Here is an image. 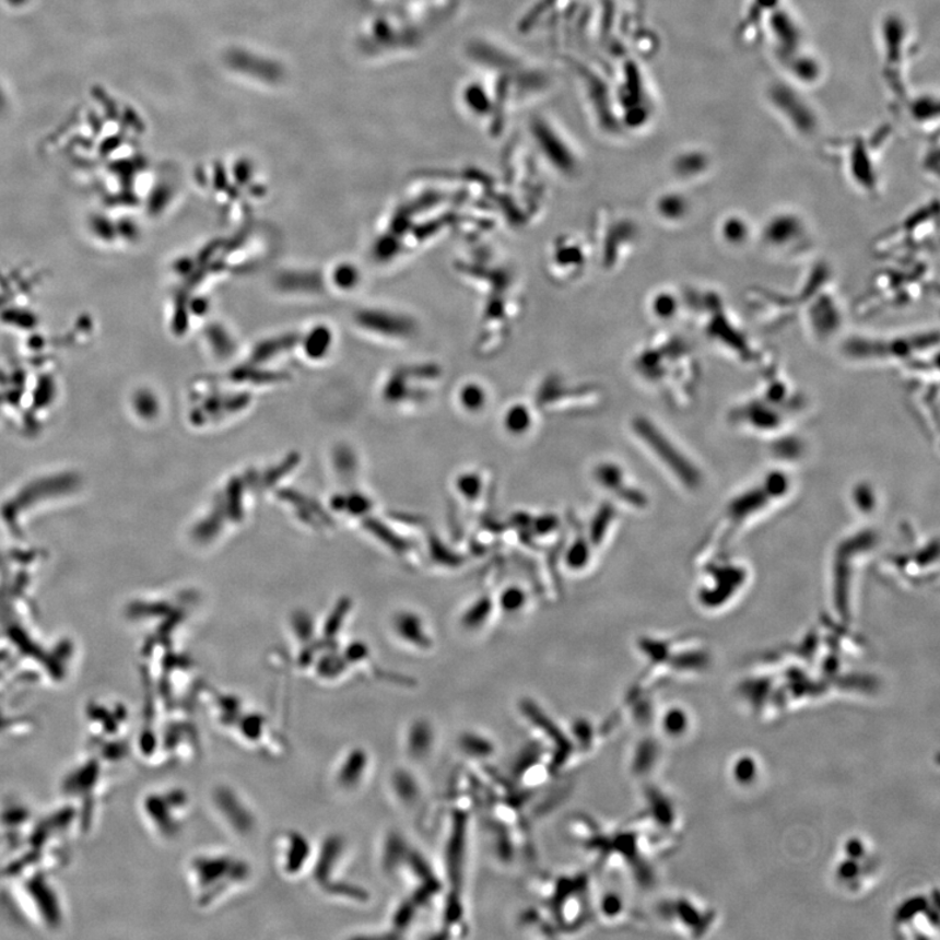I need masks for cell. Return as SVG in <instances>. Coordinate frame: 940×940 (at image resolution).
<instances>
[{"label": "cell", "instance_id": "cell-1", "mask_svg": "<svg viewBox=\"0 0 940 940\" xmlns=\"http://www.w3.org/2000/svg\"><path fill=\"white\" fill-rule=\"evenodd\" d=\"M791 487H794V481L788 473L783 470H772L754 485L735 495L724 507L722 514L704 540L700 560L725 554V550L737 537L780 506L788 498Z\"/></svg>", "mask_w": 940, "mask_h": 940}, {"label": "cell", "instance_id": "cell-2", "mask_svg": "<svg viewBox=\"0 0 940 940\" xmlns=\"http://www.w3.org/2000/svg\"><path fill=\"white\" fill-rule=\"evenodd\" d=\"M878 534L872 529H861L845 537L835 550L831 571V599L841 621L848 622L853 610V590L859 566L877 547Z\"/></svg>", "mask_w": 940, "mask_h": 940}, {"label": "cell", "instance_id": "cell-3", "mask_svg": "<svg viewBox=\"0 0 940 940\" xmlns=\"http://www.w3.org/2000/svg\"><path fill=\"white\" fill-rule=\"evenodd\" d=\"M701 563L695 595L702 609L720 611L740 599L751 579L747 564L728 560L727 554L710 556Z\"/></svg>", "mask_w": 940, "mask_h": 940}, {"label": "cell", "instance_id": "cell-4", "mask_svg": "<svg viewBox=\"0 0 940 940\" xmlns=\"http://www.w3.org/2000/svg\"><path fill=\"white\" fill-rule=\"evenodd\" d=\"M937 332L897 336V338H858L845 341L846 359L855 362L909 361L937 346Z\"/></svg>", "mask_w": 940, "mask_h": 940}, {"label": "cell", "instance_id": "cell-5", "mask_svg": "<svg viewBox=\"0 0 940 940\" xmlns=\"http://www.w3.org/2000/svg\"><path fill=\"white\" fill-rule=\"evenodd\" d=\"M89 742L114 750H130L127 733L130 728V714L119 701L97 700L86 704L84 712Z\"/></svg>", "mask_w": 940, "mask_h": 940}, {"label": "cell", "instance_id": "cell-6", "mask_svg": "<svg viewBox=\"0 0 940 940\" xmlns=\"http://www.w3.org/2000/svg\"><path fill=\"white\" fill-rule=\"evenodd\" d=\"M762 244L778 255H794L808 247L809 226L798 213L783 211L772 214L761 232Z\"/></svg>", "mask_w": 940, "mask_h": 940}, {"label": "cell", "instance_id": "cell-7", "mask_svg": "<svg viewBox=\"0 0 940 940\" xmlns=\"http://www.w3.org/2000/svg\"><path fill=\"white\" fill-rule=\"evenodd\" d=\"M796 414L790 409L776 406L756 396L755 399L741 402L736 407L730 414V420L748 432L768 435L782 433L790 425Z\"/></svg>", "mask_w": 940, "mask_h": 940}, {"label": "cell", "instance_id": "cell-8", "mask_svg": "<svg viewBox=\"0 0 940 940\" xmlns=\"http://www.w3.org/2000/svg\"><path fill=\"white\" fill-rule=\"evenodd\" d=\"M643 436V440L653 448V451L658 459L667 467L675 479L680 480L684 487L697 489L702 485L703 475L700 468L694 461H691L688 455H684L674 443H671L667 436L657 432L656 427L644 423L636 426Z\"/></svg>", "mask_w": 940, "mask_h": 940}, {"label": "cell", "instance_id": "cell-9", "mask_svg": "<svg viewBox=\"0 0 940 940\" xmlns=\"http://www.w3.org/2000/svg\"><path fill=\"white\" fill-rule=\"evenodd\" d=\"M186 806L187 797L183 791H152L141 799V814L161 838L169 841L178 834L179 814Z\"/></svg>", "mask_w": 940, "mask_h": 940}, {"label": "cell", "instance_id": "cell-10", "mask_svg": "<svg viewBox=\"0 0 940 940\" xmlns=\"http://www.w3.org/2000/svg\"><path fill=\"white\" fill-rule=\"evenodd\" d=\"M842 310L830 294L818 297L808 310L809 327L819 340H827L842 327Z\"/></svg>", "mask_w": 940, "mask_h": 940}, {"label": "cell", "instance_id": "cell-11", "mask_svg": "<svg viewBox=\"0 0 940 940\" xmlns=\"http://www.w3.org/2000/svg\"><path fill=\"white\" fill-rule=\"evenodd\" d=\"M36 729V718L15 701L0 700V742L20 740Z\"/></svg>", "mask_w": 940, "mask_h": 940}, {"label": "cell", "instance_id": "cell-12", "mask_svg": "<svg viewBox=\"0 0 940 940\" xmlns=\"http://www.w3.org/2000/svg\"><path fill=\"white\" fill-rule=\"evenodd\" d=\"M232 859L225 857H203L195 859L191 865L195 882L198 888L205 889L207 885L220 883L225 879L227 871L234 868Z\"/></svg>", "mask_w": 940, "mask_h": 940}, {"label": "cell", "instance_id": "cell-13", "mask_svg": "<svg viewBox=\"0 0 940 940\" xmlns=\"http://www.w3.org/2000/svg\"><path fill=\"white\" fill-rule=\"evenodd\" d=\"M718 234L725 245L733 248L747 246L752 237L751 225L741 214H728L718 226Z\"/></svg>", "mask_w": 940, "mask_h": 940}, {"label": "cell", "instance_id": "cell-14", "mask_svg": "<svg viewBox=\"0 0 940 940\" xmlns=\"http://www.w3.org/2000/svg\"><path fill=\"white\" fill-rule=\"evenodd\" d=\"M368 759L365 751L354 750L342 762L339 769V783L342 788L354 789L365 777Z\"/></svg>", "mask_w": 940, "mask_h": 940}, {"label": "cell", "instance_id": "cell-15", "mask_svg": "<svg viewBox=\"0 0 940 940\" xmlns=\"http://www.w3.org/2000/svg\"><path fill=\"white\" fill-rule=\"evenodd\" d=\"M284 855L285 859L282 866H284L287 874H298L302 866L307 862L308 856H310V845H308L305 837L289 835L285 842Z\"/></svg>", "mask_w": 940, "mask_h": 940}, {"label": "cell", "instance_id": "cell-16", "mask_svg": "<svg viewBox=\"0 0 940 940\" xmlns=\"http://www.w3.org/2000/svg\"><path fill=\"white\" fill-rule=\"evenodd\" d=\"M408 752L413 757H425L432 751L434 743V731L426 722L414 724L409 729Z\"/></svg>", "mask_w": 940, "mask_h": 940}, {"label": "cell", "instance_id": "cell-17", "mask_svg": "<svg viewBox=\"0 0 940 940\" xmlns=\"http://www.w3.org/2000/svg\"><path fill=\"white\" fill-rule=\"evenodd\" d=\"M690 718L681 708H670L662 715L661 729L670 738H681L689 733Z\"/></svg>", "mask_w": 940, "mask_h": 940}, {"label": "cell", "instance_id": "cell-18", "mask_svg": "<svg viewBox=\"0 0 940 940\" xmlns=\"http://www.w3.org/2000/svg\"><path fill=\"white\" fill-rule=\"evenodd\" d=\"M596 480L610 492L620 493L624 481V472L620 466L606 462L596 469Z\"/></svg>", "mask_w": 940, "mask_h": 940}, {"label": "cell", "instance_id": "cell-19", "mask_svg": "<svg viewBox=\"0 0 940 940\" xmlns=\"http://www.w3.org/2000/svg\"><path fill=\"white\" fill-rule=\"evenodd\" d=\"M731 771L738 785H752L759 777V764L751 756L738 757Z\"/></svg>", "mask_w": 940, "mask_h": 940}, {"label": "cell", "instance_id": "cell-20", "mask_svg": "<svg viewBox=\"0 0 940 940\" xmlns=\"http://www.w3.org/2000/svg\"><path fill=\"white\" fill-rule=\"evenodd\" d=\"M396 794L399 795L401 801L414 803L420 796V789L413 778L406 775V772H399L393 778Z\"/></svg>", "mask_w": 940, "mask_h": 940}, {"label": "cell", "instance_id": "cell-21", "mask_svg": "<svg viewBox=\"0 0 940 940\" xmlns=\"http://www.w3.org/2000/svg\"><path fill=\"white\" fill-rule=\"evenodd\" d=\"M589 561V549L587 542L576 541L568 550L567 563L571 568L580 569L587 566Z\"/></svg>", "mask_w": 940, "mask_h": 940}, {"label": "cell", "instance_id": "cell-22", "mask_svg": "<svg viewBox=\"0 0 940 940\" xmlns=\"http://www.w3.org/2000/svg\"><path fill=\"white\" fill-rule=\"evenodd\" d=\"M481 481L474 473L461 475L458 481L460 493L468 500H474L480 492Z\"/></svg>", "mask_w": 940, "mask_h": 940}, {"label": "cell", "instance_id": "cell-23", "mask_svg": "<svg viewBox=\"0 0 940 940\" xmlns=\"http://www.w3.org/2000/svg\"><path fill=\"white\" fill-rule=\"evenodd\" d=\"M501 602L503 608L514 613V611L520 610L524 603H526V594L519 588L508 589L503 594Z\"/></svg>", "mask_w": 940, "mask_h": 940}, {"label": "cell", "instance_id": "cell-24", "mask_svg": "<svg viewBox=\"0 0 940 940\" xmlns=\"http://www.w3.org/2000/svg\"><path fill=\"white\" fill-rule=\"evenodd\" d=\"M623 909L622 900L618 895H611L608 893L606 897L602 898L600 905V912L602 916L608 919H614L621 916Z\"/></svg>", "mask_w": 940, "mask_h": 940}, {"label": "cell", "instance_id": "cell-25", "mask_svg": "<svg viewBox=\"0 0 940 940\" xmlns=\"http://www.w3.org/2000/svg\"><path fill=\"white\" fill-rule=\"evenodd\" d=\"M528 415L526 413H521L519 411L509 414L507 425L508 430L515 434H521L526 432L528 427Z\"/></svg>", "mask_w": 940, "mask_h": 940}, {"label": "cell", "instance_id": "cell-26", "mask_svg": "<svg viewBox=\"0 0 940 940\" xmlns=\"http://www.w3.org/2000/svg\"><path fill=\"white\" fill-rule=\"evenodd\" d=\"M0 846H2V844H0Z\"/></svg>", "mask_w": 940, "mask_h": 940}]
</instances>
